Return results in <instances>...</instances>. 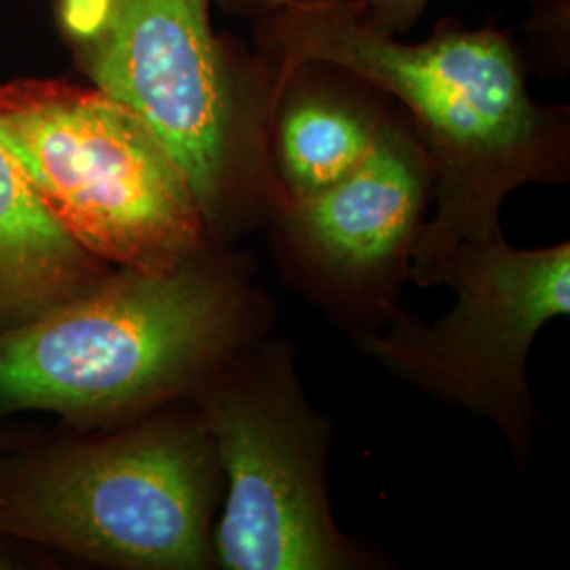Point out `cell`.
Listing matches in <instances>:
<instances>
[{"label": "cell", "instance_id": "cell-1", "mask_svg": "<svg viewBox=\"0 0 570 570\" xmlns=\"http://www.w3.org/2000/svg\"><path fill=\"white\" fill-rule=\"evenodd\" d=\"M261 41L273 63V108L296 72L332 66L410 110L438 202L410 249L419 284H433L459 245L503 235L499 214L511 190L562 176V110L530 98L518 53L497 30L440 28L407 45L374 28L360 0H285L263 18Z\"/></svg>", "mask_w": 570, "mask_h": 570}, {"label": "cell", "instance_id": "cell-2", "mask_svg": "<svg viewBox=\"0 0 570 570\" xmlns=\"http://www.w3.org/2000/svg\"><path fill=\"white\" fill-rule=\"evenodd\" d=\"M244 326L242 285L209 247L169 271L115 268L0 336V416L51 412L89 431L193 400Z\"/></svg>", "mask_w": 570, "mask_h": 570}, {"label": "cell", "instance_id": "cell-3", "mask_svg": "<svg viewBox=\"0 0 570 570\" xmlns=\"http://www.w3.org/2000/svg\"><path fill=\"white\" fill-rule=\"evenodd\" d=\"M195 406L0 450V539L66 551L102 567H212L220 480Z\"/></svg>", "mask_w": 570, "mask_h": 570}, {"label": "cell", "instance_id": "cell-4", "mask_svg": "<svg viewBox=\"0 0 570 570\" xmlns=\"http://www.w3.org/2000/svg\"><path fill=\"white\" fill-rule=\"evenodd\" d=\"M82 75L129 108L183 169L209 237L268 176V75L216 37L209 0H56Z\"/></svg>", "mask_w": 570, "mask_h": 570}, {"label": "cell", "instance_id": "cell-5", "mask_svg": "<svg viewBox=\"0 0 570 570\" xmlns=\"http://www.w3.org/2000/svg\"><path fill=\"white\" fill-rule=\"evenodd\" d=\"M0 144L45 209L117 268L169 271L207 249L202 209L164 144L98 87H0Z\"/></svg>", "mask_w": 570, "mask_h": 570}, {"label": "cell", "instance_id": "cell-6", "mask_svg": "<svg viewBox=\"0 0 570 570\" xmlns=\"http://www.w3.org/2000/svg\"><path fill=\"white\" fill-rule=\"evenodd\" d=\"M233 360L190 400L225 478V508L212 530L214 562L226 570L355 567L360 558L327 505L324 425L289 376L242 372Z\"/></svg>", "mask_w": 570, "mask_h": 570}, {"label": "cell", "instance_id": "cell-7", "mask_svg": "<svg viewBox=\"0 0 570 570\" xmlns=\"http://www.w3.org/2000/svg\"><path fill=\"white\" fill-rule=\"evenodd\" d=\"M433 284H449L456 303L440 322H393L367 336V353L397 376L473 412L487 414L511 440L530 419L529 351L551 320L570 311V244L511 247L503 235L461 244Z\"/></svg>", "mask_w": 570, "mask_h": 570}, {"label": "cell", "instance_id": "cell-8", "mask_svg": "<svg viewBox=\"0 0 570 570\" xmlns=\"http://www.w3.org/2000/svg\"><path fill=\"white\" fill-rule=\"evenodd\" d=\"M431 190L419 140L383 121L366 159L326 190L285 204V220L315 265L357 284L410 256Z\"/></svg>", "mask_w": 570, "mask_h": 570}, {"label": "cell", "instance_id": "cell-9", "mask_svg": "<svg viewBox=\"0 0 570 570\" xmlns=\"http://www.w3.org/2000/svg\"><path fill=\"white\" fill-rule=\"evenodd\" d=\"M115 268L58 225L0 144V336L89 292Z\"/></svg>", "mask_w": 570, "mask_h": 570}, {"label": "cell", "instance_id": "cell-10", "mask_svg": "<svg viewBox=\"0 0 570 570\" xmlns=\"http://www.w3.org/2000/svg\"><path fill=\"white\" fill-rule=\"evenodd\" d=\"M383 121L326 91H284L273 110V161L285 204L313 197L366 159Z\"/></svg>", "mask_w": 570, "mask_h": 570}, {"label": "cell", "instance_id": "cell-11", "mask_svg": "<svg viewBox=\"0 0 570 570\" xmlns=\"http://www.w3.org/2000/svg\"><path fill=\"white\" fill-rule=\"evenodd\" d=\"M429 2L431 0H360V7L374 28L393 35L419 20Z\"/></svg>", "mask_w": 570, "mask_h": 570}, {"label": "cell", "instance_id": "cell-12", "mask_svg": "<svg viewBox=\"0 0 570 570\" xmlns=\"http://www.w3.org/2000/svg\"><path fill=\"white\" fill-rule=\"evenodd\" d=\"M230 7L247 11V13H256L258 18H265L271 11H275L279 4H284L285 0H226Z\"/></svg>", "mask_w": 570, "mask_h": 570}, {"label": "cell", "instance_id": "cell-13", "mask_svg": "<svg viewBox=\"0 0 570 570\" xmlns=\"http://www.w3.org/2000/svg\"><path fill=\"white\" fill-rule=\"evenodd\" d=\"M26 435H11V433H0V450L9 449L13 444L21 442Z\"/></svg>", "mask_w": 570, "mask_h": 570}, {"label": "cell", "instance_id": "cell-14", "mask_svg": "<svg viewBox=\"0 0 570 570\" xmlns=\"http://www.w3.org/2000/svg\"><path fill=\"white\" fill-rule=\"evenodd\" d=\"M11 567H13V564H11V560L2 553V548H0V570L11 569Z\"/></svg>", "mask_w": 570, "mask_h": 570}]
</instances>
